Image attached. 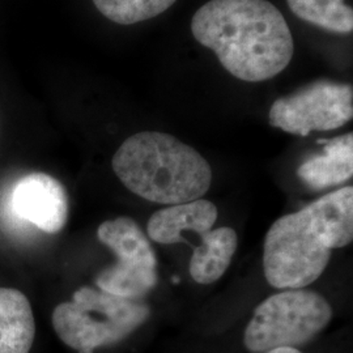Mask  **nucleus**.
Returning <instances> with one entry per match:
<instances>
[{
	"instance_id": "1",
	"label": "nucleus",
	"mask_w": 353,
	"mask_h": 353,
	"mask_svg": "<svg viewBox=\"0 0 353 353\" xmlns=\"http://www.w3.org/2000/svg\"><path fill=\"white\" fill-rule=\"evenodd\" d=\"M191 32L230 75L248 83L279 75L294 52L290 26L268 0H210L194 14Z\"/></svg>"
},
{
	"instance_id": "2",
	"label": "nucleus",
	"mask_w": 353,
	"mask_h": 353,
	"mask_svg": "<svg viewBox=\"0 0 353 353\" xmlns=\"http://www.w3.org/2000/svg\"><path fill=\"white\" fill-rule=\"evenodd\" d=\"M112 165L127 190L159 204L201 199L212 183V169L199 152L157 131L127 138L115 152Z\"/></svg>"
},
{
	"instance_id": "3",
	"label": "nucleus",
	"mask_w": 353,
	"mask_h": 353,
	"mask_svg": "<svg viewBox=\"0 0 353 353\" xmlns=\"http://www.w3.org/2000/svg\"><path fill=\"white\" fill-rule=\"evenodd\" d=\"M150 314L151 309L140 300L81 287L72 294L71 301L54 309L51 322L65 345L77 353H94L126 339Z\"/></svg>"
},
{
	"instance_id": "4",
	"label": "nucleus",
	"mask_w": 353,
	"mask_h": 353,
	"mask_svg": "<svg viewBox=\"0 0 353 353\" xmlns=\"http://www.w3.org/2000/svg\"><path fill=\"white\" fill-rule=\"evenodd\" d=\"M331 318V305L319 293L305 288L283 290L256 306L243 344L252 353L296 348L314 339Z\"/></svg>"
},
{
	"instance_id": "5",
	"label": "nucleus",
	"mask_w": 353,
	"mask_h": 353,
	"mask_svg": "<svg viewBox=\"0 0 353 353\" xmlns=\"http://www.w3.org/2000/svg\"><path fill=\"white\" fill-rule=\"evenodd\" d=\"M331 252L303 210L284 214L265 234V280L276 290L306 288L325 272Z\"/></svg>"
},
{
	"instance_id": "6",
	"label": "nucleus",
	"mask_w": 353,
	"mask_h": 353,
	"mask_svg": "<svg viewBox=\"0 0 353 353\" xmlns=\"http://www.w3.org/2000/svg\"><path fill=\"white\" fill-rule=\"evenodd\" d=\"M97 237L117 256L96 279L99 290L130 300H140L159 281L157 256L138 223L127 216L103 221Z\"/></svg>"
},
{
	"instance_id": "7",
	"label": "nucleus",
	"mask_w": 353,
	"mask_h": 353,
	"mask_svg": "<svg viewBox=\"0 0 353 353\" xmlns=\"http://www.w3.org/2000/svg\"><path fill=\"white\" fill-rule=\"evenodd\" d=\"M353 117L351 84L314 81L290 96L280 97L270 109V125L284 132L307 137L313 131H332Z\"/></svg>"
},
{
	"instance_id": "8",
	"label": "nucleus",
	"mask_w": 353,
	"mask_h": 353,
	"mask_svg": "<svg viewBox=\"0 0 353 353\" xmlns=\"http://www.w3.org/2000/svg\"><path fill=\"white\" fill-rule=\"evenodd\" d=\"M10 205L20 220L48 233H59L68 219V195L63 185L46 173H30L13 185Z\"/></svg>"
},
{
	"instance_id": "9",
	"label": "nucleus",
	"mask_w": 353,
	"mask_h": 353,
	"mask_svg": "<svg viewBox=\"0 0 353 353\" xmlns=\"http://www.w3.org/2000/svg\"><path fill=\"white\" fill-rule=\"evenodd\" d=\"M219 211L214 203L207 199L168 205L152 214L147 224L150 239L161 245L185 242L183 230L204 234L211 230L217 220Z\"/></svg>"
},
{
	"instance_id": "10",
	"label": "nucleus",
	"mask_w": 353,
	"mask_h": 353,
	"mask_svg": "<svg viewBox=\"0 0 353 353\" xmlns=\"http://www.w3.org/2000/svg\"><path fill=\"white\" fill-rule=\"evenodd\" d=\"M330 250L341 249L353 239V188H341L303 208Z\"/></svg>"
},
{
	"instance_id": "11",
	"label": "nucleus",
	"mask_w": 353,
	"mask_h": 353,
	"mask_svg": "<svg viewBox=\"0 0 353 353\" xmlns=\"http://www.w3.org/2000/svg\"><path fill=\"white\" fill-rule=\"evenodd\" d=\"M323 152L305 160L297 169V176L312 190L334 188L347 182L353 174V134H345L330 140Z\"/></svg>"
},
{
	"instance_id": "12",
	"label": "nucleus",
	"mask_w": 353,
	"mask_h": 353,
	"mask_svg": "<svg viewBox=\"0 0 353 353\" xmlns=\"http://www.w3.org/2000/svg\"><path fill=\"white\" fill-rule=\"evenodd\" d=\"M36 322L26 294L0 287V353H29Z\"/></svg>"
},
{
	"instance_id": "13",
	"label": "nucleus",
	"mask_w": 353,
	"mask_h": 353,
	"mask_svg": "<svg viewBox=\"0 0 353 353\" xmlns=\"http://www.w3.org/2000/svg\"><path fill=\"white\" fill-rule=\"evenodd\" d=\"M239 237L234 229L223 227L202 234V243L190 259L191 278L198 284H212L227 272L237 250Z\"/></svg>"
},
{
	"instance_id": "14",
	"label": "nucleus",
	"mask_w": 353,
	"mask_h": 353,
	"mask_svg": "<svg viewBox=\"0 0 353 353\" xmlns=\"http://www.w3.org/2000/svg\"><path fill=\"white\" fill-rule=\"evenodd\" d=\"M290 11L299 19L323 30L351 33L353 11L344 0H287Z\"/></svg>"
},
{
	"instance_id": "15",
	"label": "nucleus",
	"mask_w": 353,
	"mask_h": 353,
	"mask_svg": "<svg viewBox=\"0 0 353 353\" xmlns=\"http://www.w3.org/2000/svg\"><path fill=\"white\" fill-rule=\"evenodd\" d=\"M176 0H93L96 8L110 21L132 26L169 10Z\"/></svg>"
},
{
	"instance_id": "16",
	"label": "nucleus",
	"mask_w": 353,
	"mask_h": 353,
	"mask_svg": "<svg viewBox=\"0 0 353 353\" xmlns=\"http://www.w3.org/2000/svg\"><path fill=\"white\" fill-rule=\"evenodd\" d=\"M265 353H303L301 351H299L297 348H276V350H272V351H268Z\"/></svg>"
}]
</instances>
